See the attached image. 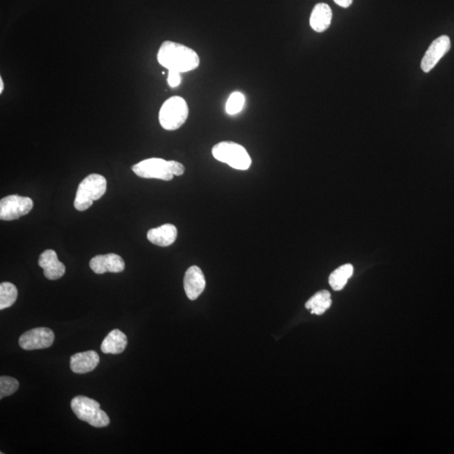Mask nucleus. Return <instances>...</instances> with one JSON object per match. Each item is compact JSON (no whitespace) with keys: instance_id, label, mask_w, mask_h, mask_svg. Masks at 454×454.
Returning a JSON list of instances; mask_svg holds the SVG:
<instances>
[{"instance_id":"8","label":"nucleus","mask_w":454,"mask_h":454,"mask_svg":"<svg viewBox=\"0 0 454 454\" xmlns=\"http://www.w3.org/2000/svg\"><path fill=\"white\" fill-rule=\"evenodd\" d=\"M53 331L46 327H38L24 333L19 339V347L24 350L49 349L54 342Z\"/></svg>"},{"instance_id":"24","label":"nucleus","mask_w":454,"mask_h":454,"mask_svg":"<svg viewBox=\"0 0 454 454\" xmlns=\"http://www.w3.org/2000/svg\"><path fill=\"white\" fill-rule=\"evenodd\" d=\"M353 0H334V2L342 8H349L352 5Z\"/></svg>"},{"instance_id":"17","label":"nucleus","mask_w":454,"mask_h":454,"mask_svg":"<svg viewBox=\"0 0 454 454\" xmlns=\"http://www.w3.org/2000/svg\"><path fill=\"white\" fill-rule=\"evenodd\" d=\"M331 306V294L327 290L317 292L306 303V309L310 310L311 314L317 315L325 313Z\"/></svg>"},{"instance_id":"10","label":"nucleus","mask_w":454,"mask_h":454,"mask_svg":"<svg viewBox=\"0 0 454 454\" xmlns=\"http://www.w3.org/2000/svg\"><path fill=\"white\" fill-rule=\"evenodd\" d=\"M91 270L97 274L105 272H121L125 270V264L121 256L114 254L98 255L89 263Z\"/></svg>"},{"instance_id":"20","label":"nucleus","mask_w":454,"mask_h":454,"mask_svg":"<svg viewBox=\"0 0 454 454\" xmlns=\"http://www.w3.org/2000/svg\"><path fill=\"white\" fill-rule=\"evenodd\" d=\"M244 104L245 97L242 93H232L227 102L226 112L231 116L238 114L243 110Z\"/></svg>"},{"instance_id":"15","label":"nucleus","mask_w":454,"mask_h":454,"mask_svg":"<svg viewBox=\"0 0 454 454\" xmlns=\"http://www.w3.org/2000/svg\"><path fill=\"white\" fill-rule=\"evenodd\" d=\"M331 19H333V11L331 7L326 3H319L311 12L310 25L317 33H323L329 28Z\"/></svg>"},{"instance_id":"1","label":"nucleus","mask_w":454,"mask_h":454,"mask_svg":"<svg viewBox=\"0 0 454 454\" xmlns=\"http://www.w3.org/2000/svg\"><path fill=\"white\" fill-rule=\"evenodd\" d=\"M157 61L168 70L186 73L200 66L199 55L191 49L180 43L166 41L160 46Z\"/></svg>"},{"instance_id":"19","label":"nucleus","mask_w":454,"mask_h":454,"mask_svg":"<svg viewBox=\"0 0 454 454\" xmlns=\"http://www.w3.org/2000/svg\"><path fill=\"white\" fill-rule=\"evenodd\" d=\"M17 297L18 290L15 284L9 282L0 284V310L13 306Z\"/></svg>"},{"instance_id":"9","label":"nucleus","mask_w":454,"mask_h":454,"mask_svg":"<svg viewBox=\"0 0 454 454\" xmlns=\"http://www.w3.org/2000/svg\"><path fill=\"white\" fill-rule=\"evenodd\" d=\"M450 49H451V41L448 35H442L434 40L421 60V68L424 72L429 73L433 69Z\"/></svg>"},{"instance_id":"16","label":"nucleus","mask_w":454,"mask_h":454,"mask_svg":"<svg viewBox=\"0 0 454 454\" xmlns=\"http://www.w3.org/2000/svg\"><path fill=\"white\" fill-rule=\"evenodd\" d=\"M128 343L125 334L120 330L114 329L103 341L101 351L106 354H119L124 352Z\"/></svg>"},{"instance_id":"12","label":"nucleus","mask_w":454,"mask_h":454,"mask_svg":"<svg viewBox=\"0 0 454 454\" xmlns=\"http://www.w3.org/2000/svg\"><path fill=\"white\" fill-rule=\"evenodd\" d=\"M38 264L44 272L45 277L50 280L61 279L65 274V265L59 261L57 252L54 250L43 252L39 258Z\"/></svg>"},{"instance_id":"4","label":"nucleus","mask_w":454,"mask_h":454,"mask_svg":"<svg viewBox=\"0 0 454 454\" xmlns=\"http://www.w3.org/2000/svg\"><path fill=\"white\" fill-rule=\"evenodd\" d=\"M212 154L216 160L238 171H247L252 164V159L247 150L235 142H220L212 148Z\"/></svg>"},{"instance_id":"14","label":"nucleus","mask_w":454,"mask_h":454,"mask_svg":"<svg viewBox=\"0 0 454 454\" xmlns=\"http://www.w3.org/2000/svg\"><path fill=\"white\" fill-rule=\"evenodd\" d=\"M177 230L172 224H165L159 227L151 229L148 232L150 243L159 247H168L175 243Z\"/></svg>"},{"instance_id":"6","label":"nucleus","mask_w":454,"mask_h":454,"mask_svg":"<svg viewBox=\"0 0 454 454\" xmlns=\"http://www.w3.org/2000/svg\"><path fill=\"white\" fill-rule=\"evenodd\" d=\"M137 176L144 179H157L171 181L173 179L171 161L161 159H149L140 161L132 167Z\"/></svg>"},{"instance_id":"2","label":"nucleus","mask_w":454,"mask_h":454,"mask_svg":"<svg viewBox=\"0 0 454 454\" xmlns=\"http://www.w3.org/2000/svg\"><path fill=\"white\" fill-rule=\"evenodd\" d=\"M107 189L105 177L97 173L87 176L78 188L74 207L78 211H85L105 195Z\"/></svg>"},{"instance_id":"21","label":"nucleus","mask_w":454,"mask_h":454,"mask_svg":"<svg viewBox=\"0 0 454 454\" xmlns=\"http://www.w3.org/2000/svg\"><path fill=\"white\" fill-rule=\"evenodd\" d=\"M19 388V382L15 378L9 376L0 378V398L11 396Z\"/></svg>"},{"instance_id":"23","label":"nucleus","mask_w":454,"mask_h":454,"mask_svg":"<svg viewBox=\"0 0 454 454\" xmlns=\"http://www.w3.org/2000/svg\"><path fill=\"white\" fill-rule=\"evenodd\" d=\"M172 163V172L173 175L181 176L184 175L185 171L184 166L179 161H171Z\"/></svg>"},{"instance_id":"5","label":"nucleus","mask_w":454,"mask_h":454,"mask_svg":"<svg viewBox=\"0 0 454 454\" xmlns=\"http://www.w3.org/2000/svg\"><path fill=\"white\" fill-rule=\"evenodd\" d=\"M189 107L187 102L180 96L169 98L164 102L159 112V122L167 131H175L187 121Z\"/></svg>"},{"instance_id":"13","label":"nucleus","mask_w":454,"mask_h":454,"mask_svg":"<svg viewBox=\"0 0 454 454\" xmlns=\"http://www.w3.org/2000/svg\"><path fill=\"white\" fill-rule=\"evenodd\" d=\"M98 363H100V357L96 351H87L71 357L70 368L73 373L86 374L96 369Z\"/></svg>"},{"instance_id":"3","label":"nucleus","mask_w":454,"mask_h":454,"mask_svg":"<svg viewBox=\"0 0 454 454\" xmlns=\"http://www.w3.org/2000/svg\"><path fill=\"white\" fill-rule=\"evenodd\" d=\"M71 408L78 419L94 428H105L110 424L108 414L101 409L98 402L86 396H76L71 401Z\"/></svg>"},{"instance_id":"25","label":"nucleus","mask_w":454,"mask_h":454,"mask_svg":"<svg viewBox=\"0 0 454 454\" xmlns=\"http://www.w3.org/2000/svg\"><path fill=\"white\" fill-rule=\"evenodd\" d=\"M3 88H5V86H3L2 78H0V94L3 93Z\"/></svg>"},{"instance_id":"22","label":"nucleus","mask_w":454,"mask_h":454,"mask_svg":"<svg viewBox=\"0 0 454 454\" xmlns=\"http://www.w3.org/2000/svg\"><path fill=\"white\" fill-rule=\"evenodd\" d=\"M168 82L172 88H175L180 85L181 82V73L175 70H168Z\"/></svg>"},{"instance_id":"7","label":"nucleus","mask_w":454,"mask_h":454,"mask_svg":"<svg viewBox=\"0 0 454 454\" xmlns=\"http://www.w3.org/2000/svg\"><path fill=\"white\" fill-rule=\"evenodd\" d=\"M33 201L28 197L13 195L0 201V219L14 220L28 214L33 210Z\"/></svg>"},{"instance_id":"18","label":"nucleus","mask_w":454,"mask_h":454,"mask_svg":"<svg viewBox=\"0 0 454 454\" xmlns=\"http://www.w3.org/2000/svg\"><path fill=\"white\" fill-rule=\"evenodd\" d=\"M353 274V266L352 264H344L331 272L329 277V283L331 288L335 291L342 290L345 287L349 279Z\"/></svg>"},{"instance_id":"11","label":"nucleus","mask_w":454,"mask_h":454,"mask_svg":"<svg viewBox=\"0 0 454 454\" xmlns=\"http://www.w3.org/2000/svg\"><path fill=\"white\" fill-rule=\"evenodd\" d=\"M204 275L199 267L192 266L185 272L184 287L185 293L191 301H195L203 293L205 288Z\"/></svg>"}]
</instances>
